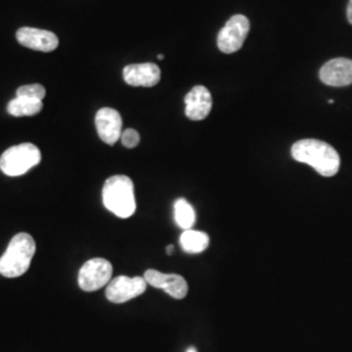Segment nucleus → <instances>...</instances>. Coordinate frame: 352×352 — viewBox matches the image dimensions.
<instances>
[{
	"label": "nucleus",
	"mask_w": 352,
	"mask_h": 352,
	"mask_svg": "<svg viewBox=\"0 0 352 352\" xmlns=\"http://www.w3.org/2000/svg\"><path fill=\"white\" fill-rule=\"evenodd\" d=\"M292 158L300 164H309L321 176L331 177L340 171V158L337 151L324 141L300 140L291 148Z\"/></svg>",
	"instance_id": "1"
},
{
	"label": "nucleus",
	"mask_w": 352,
	"mask_h": 352,
	"mask_svg": "<svg viewBox=\"0 0 352 352\" xmlns=\"http://www.w3.org/2000/svg\"><path fill=\"white\" fill-rule=\"evenodd\" d=\"M103 205L119 218H129L136 212L135 186L131 177L113 175L109 177L102 189Z\"/></svg>",
	"instance_id": "2"
},
{
	"label": "nucleus",
	"mask_w": 352,
	"mask_h": 352,
	"mask_svg": "<svg viewBox=\"0 0 352 352\" xmlns=\"http://www.w3.org/2000/svg\"><path fill=\"white\" fill-rule=\"evenodd\" d=\"M36 253V241L32 235L20 232L14 235L0 257V274L6 278L24 276Z\"/></svg>",
	"instance_id": "3"
},
{
	"label": "nucleus",
	"mask_w": 352,
	"mask_h": 352,
	"mask_svg": "<svg viewBox=\"0 0 352 352\" xmlns=\"http://www.w3.org/2000/svg\"><path fill=\"white\" fill-rule=\"evenodd\" d=\"M42 161V154L34 144L25 142L7 149L0 157V170L7 176H21Z\"/></svg>",
	"instance_id": "4"
},
{
	"label": "nucleus",
	"mask_w": 352,
	"mask_h": 352,
	"mask_svg": "<svg viewBox=\"0 0 352 352\" xmlns=\"http://www.w3.org/2000/svg\"><path fill=\"white\" fill-rule=\"evenodd\" d=\"M250 20L243 14H235L232 16L223 26L217 38L218 49L225 54H234L239 51L244 41L250 33Z\"/></svg>",
	"instance_id": "5"
},
{
	"label": "nucleus",
	"mask_w": 352,
	"mask_h": 352,
	"mask_svg": "<svg viewBox=\"0 0 352 352\" xmlns=\"http://www.w3.org/2000/svg\"><path fill=\"white\" fill-rule=\"evenodd\" d=\"M113 265L104 258H91L82 265L78 272V286L82 291L93 292L110 283Z\"/></svg>",
	"instance_id": "6"
},
{
	"label": "nucleus",
	"mask_w": 352,
	"mask_h": 352,
	"mask_svg": "<svg viewBox=\"0 0 352 352\" xmlns=\"http://www.w3.org/2000/svg\"><path fill=\"white\" fill-rule=\"evenodd\" d=\"M148 283L144 277L113 278L106 287V298L115 304L129 302L145 292Z\"/></svg>",
	"instance_id": "7"
},
{
	"label": "nucleus",
	"mask_w": 352,
	"mask_h": 352,
	"mask_svg": "<svg viewBox=\"0 0 352 352\" xmlns=\"http://www.w3.org/2000/svg\"><path fill=\"white\" fill-rule=\"evenodd\" d=\"M144 278L148 285L155 289H164L174 299H184L188 294L187 280L179 274H164L158 270L149 269L144 273Z\"/></svg>",
	"instance_id": "8"
},
{
	"label": "nucleus",
	"mask_w": 352,
	"mask_h": 352,
	"mask_svg": "<svg viewBox=\"0 0 352 352\" xmlns=\"http://www.w3.org/2000/svg\"><path fill=\"white\" fill-rule=\"evenodd\" d=\"M16 38L20 45L42 52H51L59 45V39L55 33L37 28H21L17 30Z\"/></svg>",
	"instance_id": "9"
},
{
	"label": "nucleus",
	"mask_w": 352,
	"mask_h": 352,
	"mask_svg": "<svg viewBox=\"0 0 352 352\" xmlns=\"http://www.w3.org/2000/svg\"><path fill=\"white\" fill-rule=\"evenodd\" d=\"M96 126L100 139L107 145L116 144L123 133V120L120 113L110 107H103L96 115Z\"/></svg>",
	"instance_id": "10"
},
{
	"label": "nucleus",
	"mask_w": 352,
	"mask_h": 352,
	"mask_svg": "<svg viewBox=\"0 0 352 352\" xmlns=\"http://www.w3.org/2000/svg\"><path fill=\"white\" fill-rule=\"evenodd\" d=\"M320 80L329 87H347L352 84V60L337 58L320 69Z\"/></svg>",
	"instance_id": "11"
},
{
	"label": "nucleus",
	"mask_w": 352,
	"mask_h": 352,
	"mask_svg": "<svg viewBox=\"0 0 352 352\" xmlns=\"http://www.w3.org/2000/svg\"><path fill=\"white\" fill-rule=\"evenodd\" d=\"M123 77L131 87H155L161 80V69L157 64H129L123 69Z\"/></svg>",
	"instance_id": "12"
},
{
	"label": "nucleus",
	"mask_w": 352,
	"mask_h": 352,
	"mask_svg": "<svg viewBox=\"0 0 352 352\" xmlns=\"http://www.w3.org/2000/svg\"><path fill=\"white\" fill-rule=\"evenodd\" d=\"M186 115L189 120L199 122L208 118L212 111L213 100L208 89L202 85H197L186 96Z\"/></svg>",
	"instance_id": "13"
},
{
	"label": "nucleus",
	"mask_w": 352,
	"mask_h": 352,
	"mask_svg": "<svg viewBox=\"0 0 352 352\" xmlns=\"http://www.w3.org/2000/svg\"><path fill=\"white\" fill-rule=\"evenodd\" d=\"M209 235L197 230H186L180 235V245L187 253H201L209 247Z\"/></svg>",
	"instance_id": "14"
},
{
	"label": "nucleus",
	"mask_w": 352,
	"mask_h": 352,
	"mask_svg": "<svg viewBox=\"0 0 352 352\" xmlns=\"http://www.w3.org/2000/svg\"><path fill=\"white\" fill-rule=\"evenodd\" d=\"M43 109L42 101L37 100H30L25 97H16L14 100L8 103V113L16 118L21 116H34L41 113Z\"/></svg>",
	"instance_id": "15"
},
{
	"label": "nucleus",
	"mask_w": 352,
	"mask_h": 352,
	"mask_svg": "<svg viewBox=\"0 0 352 352\" xmlns=\"http://www.w3.org/2000/svg\"><path fill=\"white\" fill-rule=\"evenodd\" d=\"M174 217L176 225L184 231L190 230L196 222V212L186 199L176 200L174 204Z\"/></svg>",
	"instance_id": "16"
},
{
	"label": "nucleus",
	"mask_w": 352,
	"mask_h": 352,
	"mask_svg": "<svg viewBox=\"0 0 352 352\" xmlns=\"http://www.w3.org/2000/svg\"><path fill=\"white\" fill-rule=\"evenodd\" d=\"M16 97H25V98H30V100L43 101V98L46 97V89L43 88L41 84L24 85V87H20L17 89Z\"/></svg>",
	"instance_id": "17"
},
{
	"label": "nucleus",
	"mask_w": 352,
	"mask_h": 352,
	"mask_svg": "<svg viewBox=\"0 0 352 352\" xmlns=\"http://www.w3.org/2000/svg\"><path fill=\"white\" fill-rule=\"evenodd\" d=\"M120 140H122V144H123L126 148H128V149H133V148H136L140 144L139 132H138L136 129H133V128H128V129H126V131L122 133Z\"/></svg>",
	"instance_id": "18"
},
{
	"label": "nucleus",
	"mask_w": 352,
	"mask_h": 352,
	"mask_svg": "<svg viewBox=\"0 0 352 352\" xmlns=\"http://www.w3.org/2000/svg\"><path fill=\"white\" fill-rule=\"evenodd\" d=\"M347 19H349V23L352 25V0H350L349 7H347Z\"/></svg>",
	"instance_id": "19"
},
{
	"label": "nucleus",
	"mask_w": 352,
	"mask_h": 352,
	"mask_svg": "<svg viewBox=\"0 0 352 352\" xmlns=\"http://www.w3.org/2000/svg\"><path fill=\"white\" fill-rule=\"evenodd\" d=\"M167 254H173L174 253V245H170V247H167Z\"/></svg>",
	"instance_id": "20"
},
{
	"label": "nucleus",
	"mask_w": 352,
	"mask_h": 352,
	"mask_svg": "<svg viewBox=\"0 0 352 352\" xmlns=\"http://www.w3.org/2000/svg\"><path fill=\"white\" fill-rule=\"evenodd\" d=\"M187 352H197V351H196V349H193V347H189L188 350H187Z\"/></svg>",
	"instance_id": "21"
},
{
	"label": "nucleus",
	"mask_w": 352,
	"mask_h": 352,
	"mask_svg": "<svg viewBox=\"0 0 352 352\" xmlns=\"http://www.w3.org/2000/svg\"><path fill=\"white\" fill-rule=\"evenodd\" d=\"M164 55H162V54H160V55H158V59H161V60H162V59H164Z\"/></svg>",
	"instance_id": "22"
}]
</instances>
